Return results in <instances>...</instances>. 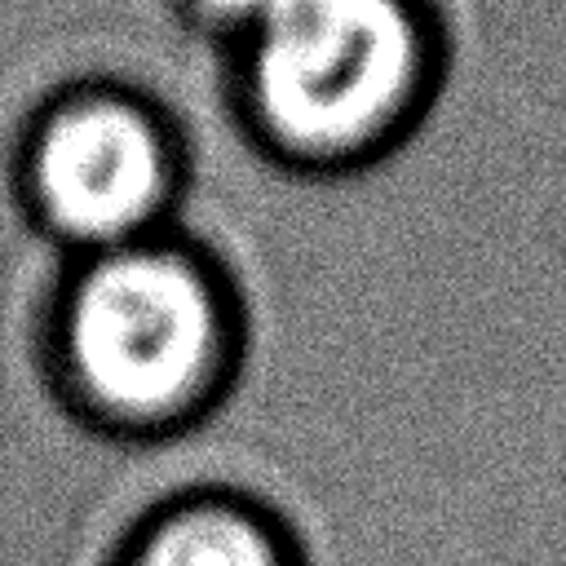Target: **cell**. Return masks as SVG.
<instances>
[{"mask_svg": "<svg viewBox=\"0 0 566 566\" xmlns=\"http://www.w3.org/2000/svg\"><path fill=\"white\" fill-rule=\"evenodd\" d=\"M57 389L115 429L190 420L230 371V296L172 239L80 256L49 318Z\"/></svg>", "mask_w": 566, "mask_h": 566, "instance_id": "cell-1", "label": "cell"}, {"mask_svg": "<svg viewBox=\"0 0 566 566\" xmlns=\"http://www.w3.org/2000/svg\"><path fill=\"white\" fill-rule=\"evenodd\" d=\"M239 57L265 146L327 168L367 159L407 128L429 88L433 35L416 0H270Z\"/></svg>", "mask_w": 566, "mask_h": 566, "instance_id": "cell-2", "label": "cell"}, {"mask_svg": "<svg viewBox=\"0 0 566 566\" xmlns=\"http://www.w3.org/2000/svg\"><path fill=\"white\" fill-rule=\"evenodd\" d=\"M18 195L80 256L142 243L177 195V142L150 102L102 84L71 88L22 133Z\"/></svg>", "mask_w": 566, "mask_h": 566, "instance_id": "cell-3", "label": "cell"}, {"mask_svg": "<svg viewBox=\"0 0 566 566\" xmlns=\"http://www.w3.org/2000/svg\"><path fill=\"white\" fill-rule=\"evenodd\" d=\"M124 566H292L287 539L243 500L195 495L155 513L128 544Z\"/></svg>", "mask_w": 566, "mask_h": 566, "instance_id": "cell-4", "label": "cell"}, {"mask_svg": "<svg viewBox=\"0 0 566 566\" xmlns=\"http://www.w3.org/2000/svg\"><path fill=\"white\" fill-rule=\"evenodd\" d=\"M190 4H195V18H199L203 27L243 40L248 27L261 18V9H265L270 0H190Z\"/></svg>", "mask_w": 566, "mask_h": 566, "instance_id": "cell-5", "label": "cell"}]
</instances>
